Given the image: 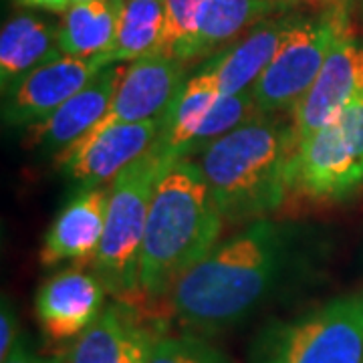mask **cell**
Returning <instances> with one entry per match:
<instances>
[{
  "label": "cell",
  "instance_id": "28",
  "mask_svg": "<svg viewBox=\"0 0 363 363\" xmlns=\"http://www.w3.org/2000/svg\"><path fill=\"white\" fill-rule=\"evenodd\" d=\"M75 2H89V0H75Z\"/></svg>",
  "mask_w": 363,
  "mask_h": 363
},
{
  "label": "cell",
  "instance_id": "27",
  "mask_svg": "<svg viewBox=\"0 0 363 363\" xmlns=\"http://www.w3.org/2000/svg\"><path fill=\"white\" fill-rule=\"evenodd\" d=\"M311 2H319V4H327L329 9H331V6H343V0H311Z\"/></svg>",
  "mask_w": 363,
  "mask_h": 363
},
{
  "label": "cell",
  "instance_id": "16",
  "mask_svg": "<svg viewBox=\"0 0 363 363\" xmlns=\"http://www.w3.org/2000/svg\"><path fill=\"white\" fill-rule=\"evenodd\" d=\"M109 186L81 188L52 220L45 234L39 260L55 267L67 260L83 264L95 259L105 230Z\"/></svg>",
  "mask_w": 363,
  "mask_h": 363
},
{
  "label": "cell",
  "instance_id": "7",
  "mask_svg": "<svg viewBox=\"0 0 363 363\" xmlns=\"http://www.w3.org/2000/svg\"><path fill=\"white\" fill-rule=\"evenodd\" d=\"M259 113L252 91L222 93L214 79L196 69L162 117L152 150L166 164L184 157L192 160L206 145Z\"/></svg>",
  "mask_w": 363,
  "mask_h": 363
},
{
  "label": "cell",
  "instance_id": "1",
  "mask_svg": "<svg viewBox=\"0 0 363 363\" xmlns=\"http://www.w3.org/2000/svg\"><path fill=\"white\" fill-rule=\"evenodd\" d=\"M301 226L262 218L218 242L166 295L174 317L198 333L247 321L307 260Z\"/></svg>",
  "mask_w": 363,
  "mask_h": 363
},
{
  "label": "cell",
  "instance_id": "8",
  "mask_svg": "<svg viewBox=\"0 0 363 363\" xmlns=\"http://www.w3.org/2000/svg\"><path fill=\"white\" fill-rule=\"evenodd\" d=\"M345 33L343 6H331L313 18H295L277 55L250 89L260 113L293 111Z\"/></svg>",
  "mask_w": 363,
  "mask_h": 363
},
{
  "label": "cell",
  "instance_id": "11",
  "mask_svg": "<svg viewBox=\"0 0 363 363\" xmlns=\"http://www.w3.org/2000/svg\"><path fill=\"white\" fill-rule=\"evenodd\" d=\"M363 91V45L345 33L331 49L309 91L291 111L293 150L331 123Z\"/></svg>",
  "mask_w": 363,
  "mask_h": 363
},
{
  "label": "cell",
  "instance_id": "24",
  "mask_svg": "<svg viewBox=\"0 0 363 363\" xmlns=\"http://www.w3.org/2000/svg\"><path fill=\"white\" fill-rule=\"evenodd\" d=\"M18 337H21V333H18L16 309H14L13 301L4 295L2 309H0V359H4L11 353Z\"/></svg>",
  "mask_w": 363,
  "mask_h": 363
},
{
  "label": "cell",
  "instance_id": "9",
  "mask_svg": "<svg viewBox=\"0 0 363 363\" xmlns=\"http://www.w3.org/2000/svg\"><path fill=\"white\" fill-rule=\"evenodd\" d=\"M105 67L99 55L87 59L61 55L37 67L2 93V121L11 128L37 123L85 89Z\"/></svg>",
  "mask_w": 363,
  "mask_h": 363
},
{
  "label": "cell",
  "instance_id": "25",
  "mask_svg": "<svg viewBox=\"0 0 363 363\" xmlns=\"http://www.w3.org/2000/svg\"><path fill=\"white\" fill-rule=\"evenodd\" d=\"M2 363H63V359H45V357H40L39 353L33 350L30 339L26 335H21L16 339L11 353L2 359Z\"/></svg>",
  "mask_w": 363,
  "mask_h": 363
},
{
  "label": "cell",
  "instance_id": "12",
  "mask_svg": "<svg viewBox=\"0 0 363 363\" xmlns=\"http://www.w3.org/2000/svg\"><path fill=\"white\" fill-rule=\"evenodd\" d=\"M186 83V63L166 55H147L125 65L123 77L101 121L87 133L150 119H162ZM85 135V138H87ZM83 140V138H81Z\"/></svg>",
  "mask_w": 363,
  "mask_h": 363
},
{
  "label": "cell",
  "instance_id": "13",
  "mask_svg": "<svg viewBox=\"0 0 363 363\" xmlns=\"http://www.w3.org/2000/svg\"><path fill=\"white\" fill-rule=\"evenodd\" d=\"M123 71L125 67L119 63L105 67L85 89L55 109L51 116L28 125L25 133L26 150L43 156H59L69 145L85 138L107 113Z\"/></svg>",
  "mask_w": 363,
  "mask_h": 363
},
{
  "label": "cell",
  "instance_id": "22",
  "mask_svg": "<svg viewBox=\"0 0 363 363\" xmlns=\"http://www.w3.org/2000/svg\"><path fill=\"white\" fill-rule=\"evenodd\" d=\"M147 363H234L216 345L198 335H160L152 345Z\"/></svg>",
  "mask_w": 363,
  "mask_h": 363
},
{
  "label": "cell",
  "instance_id": "23",
  "mask_svg": "<svg viewBox=\"0 0 363 363\" xmlns=\"http://www.w3.org/2000/svg\"><path fill=\"white\" fill-rule=\"evenodd\" d=\"M164 2H166V26L157 52L182 61L186 47L194 35L196 18L204 0H164Z\"/></svg>",
  "mask_w": 363,
  "mask_h": 363
},
{
  "label": "cell",
  "instance_id": "2",
  "mask_svg": "<svg viewBox=\"0 0 363 363\" xmlns=\"http://www.w3.org/2000/svg\"><path fill=\"white\" fill-rule=\"evenodd\" d=\"M220 210L194 160L164 166L156 182L143 234L140 286L142 295L166 298L184 272L218 245Z\"/></svg>",
  "mask_w": 363,
  "mask_h": 363
},
{
  "label": "cell",
  "instance_id": "6",
  "mask_svg": "<svg viewBox=\"0 0 363 363\" xmlns=\"http://www.w3.org/2000/svg\"><path fill=\"white\" fill-rule=\"evenodd\" d=\"M363 188V91L331 123L293 150L289 192L311 202H341Z\"/></svg>",
  "mask_w": 363,
  "mask_h": 363
},
{
  "label": "cell",
  "instance_id": "5",
  "mask_svg": "<svg viewBox=\"0 0 363 363\" xmlns=\"http://www.w3.org/2000/svg\"><path fill=\"white\" fill-rule=\"evenodd\" d=\"M166 162L154 150L131 162L109 184V202L101 245L93 271L107 293L123 298L142 295L140 262L152 194Z\"/></svg>",
  "mask_w": 363,
  "mask_h": 363
},
{
  "label": "cell",
  "instance_id": "19",
  "mask_svg": "<svg viewBox=\"0 0 363 363\" xmlns=\"http://www.w3.org/2000/svg\"><path fill=\"white\" fill-rule=\"evenodd\" d=\"M59 26L33 14L11 18L0 35V85L2 93L37 67L61 57Z\"/></svg>",
  "mask_w": 363,
  "mask_h": 363
},
{
  "label": "cell",
  "instance_id": "21",
  "mask_svg": "<svg viewBox=\"0 0 363 363\" xmlns=\"http://www.w3.org/2000/svg\"><path fill=\"white\" fill-rule=\"evenodd\" d=\"M123 0L73 2L59 25V47L69 57L104 55L116 39L117 14Z\"/></svg>",
  "mask_w": 363,
  "mask_h": 363
},
{
  "label": "cell",
  "instance_id": "20",
  "mask_svg": "<svg viewBox=\"0 0 363 363\" xmlns=\"http://www.w3.org/2000/svg\"><path fill=\"white\" fill-rule=\"evenodd\" d=\"M164 26V0H123L117 14L116 39L104 55H99L101 61L109 67L156 55L162 45Z\"/></svg>",
  "mask_w": 363,
  "mask_h": 363
},
{
  "label": "cell",
  "instance_id": "18",
  "mask_svg": "<svg viewBox=\"0 0 363 363\" xmlns=\"http://www.w3.org/2000/svg\"><path fill=\"white\" fill-rule=\"evenodd\" d=\"M293 4L295 0H204L182 61L212 57L252 26L272 18V14L285 13Z\"/></svg>",
  "mask_w": 363,
  "mask_h": 363
},
{
  "label": "cell",
  "instance_id": "3",
  "mask_svg": "<svg viewBox=\"0 0 363 363\" xmlns=\"http://www.w3.org/2000/svg\"><path fill=\"white\" fill-rule=\"evenodd\" d=\"M293 128L259 113L206 145L196 164L226 222L262 220L289 194Z\"/></svg>",
  "mask_w": 363,
  "mask_h": 363
},
{
  "label": "cell",
  "instance_id": "4",
  "mask_svg": "<svg viewBox=\"0 0 363 363\" xmlns=\"http://www.w3.org/2000/svg\"><path fill=\"white\" fill-rule=\"evenodd\" d=\"M248 363H363V291L267 323L250 343Z\"/></svg>",
  "mask_w": 363,
  "mask_h": 363
},
{
  "label": "cell",
  "instance_id": "17",
  "mask_svg": "<svg viewBox=\"0 0 363 363\" xmlns=\"http://www.w3.org/2000/svg\"><path fill=\"white\" fill-rule=\"evenodd\" d=\"M295 18L297 16H277L262 21L240 39L214 52L198 69L214 79L222 93L234 95L250 91L277 55Z\"/></svg>",
  "mask_w": 363,
  "mask_h": 363
},
{
  "label": "cell",
  "instance_id": "14",
  "mask_svg": "<svg viewBox=\"0 0 363 363\" xmlns=\"http://www.w3.org/2000/svg\"><path fill=\"white\" fill-rule=\"evenodd\" d=\"M107 289L95 272L65 269L52 274L37 291L35 311L52 341L77 339L105 309Z\"/></svg>",
  "mask_w": 363,
  "mask_h": 363
},
{
  "label": "cell",
  "instance_id": "15",
  "mask_svg": "<svg viewBox=\"0 0 363 363\" xmlns=\"http://www.w3.org/2000/svg\"><path fill=\"white\" fill-rule=\"evenodd\" d=\"M157 337L131 305L111 303L75 339L63 363H147Z\"/></svg>",
  "mask_w": 363,
  "mask_h": 363
},
{
  "label": "cell",
  "instance_id": "26",
  "mask_svg": "<svg viewBox=\"0 0 363 363\" xmlns=\"http://www.w3.org/2000/svg\"><path fill=\"white\" fill-rule=\"evenodd\" d=\"M25 6H35V9H43L49 13H67L75 0H18Z\"/></svg>",
  "mask_w": 363,
  "mask_h": 363
},
{
  "label": "cell",
  "instance_id": "10",
  "mask_svg": "<svg viewBox=\"0 0 363 363\" xmlns=\"http://www.w3.org/2000/svg\"><path fill=\"white\" fill-rule=\"evenodd\" d=\"M160 125L162 119H150L107 128L69 145L55 156V164L65 178L81 188L105 186L154 147Z\"/></svg>",
  "mask_w": 363,
  "mask_h": 363
}]
</instances>
